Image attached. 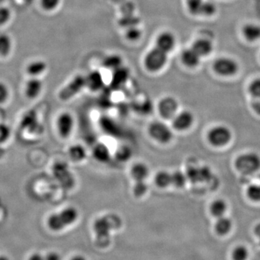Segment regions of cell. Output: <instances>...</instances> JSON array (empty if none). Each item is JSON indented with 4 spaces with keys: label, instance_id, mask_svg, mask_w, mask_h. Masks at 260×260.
<instances>
[{
    "label": "cell",
    "instance_id": "obj_1",
    "mask_svg": "<svg viewBox=\"0 0 260 260\" xmlns=\"http://www.w3.org/2000/svg\"><path fill=\"white\" fill-rule=\"evenodd\" d=\"M121 226V220L116 215H105L97 219L94 223L96 244L100 248H106L110 244L111 232Z\"/></svg>",
    "mask_w": 260,
    "mask_h": 260
},
{
    "label": "cell",
    "instance_id": "obj_2",
    "mask_svg": "<svg viewBox=\"0 0 260 260\" xmlns=\"http://www.w3.org/2000/svg\"><path fill=\"white\" fill-rule=\"evenodd\" d=\"M79 217L78 210L74 207H68L58 213L51 214L48 218L47 225L51 230L59 232L70 226Z\"/></svg>",
    "mask_w": 260,
    "mask_h": 260
},
{
    "label": "cell",
    "instance_id": "obj_3",
    "mask_svg": "<svg viewBox=\"0 0 260 260\" xmlns=\"http://www.w3.org/2000/svg\"><path fill=\"white\" fill-rule=\"evenodd\" d=\"M187 181L186 174L180 172V171H176L174 172L161 171V172L157 173L154 177V182H155V185L159 188H162V189L169 187V186L182 188L185 186Z\"/></svg>",
    "mask_w": 260,
    "mask_h": 260
},
{
    "label": "cell",
    "instance_id": "obj_4",
    "mask_svg": "<svg viewBox=\"0 0 260 260\" xmlns=\"http://www.w3.org/2000/svg\"><path fill=\"white\" fill-rule=\"evenodd\" d=\"M167 53L164 52L160 49L155 47L145 54L144 58V67L145 69L152 73L161 71L168 62Z\"/></svg>",
    "mask_w": 260,
    "mask_h": 260
},
{
    "label": "cell",
    "instance_id": "obj_5",
    "mask_svg": "<svg viewBox=\"0 0 260 260\" xmlns=\"http://www.w3.org/2000/svg\"><path fill=\"white\" fill-rule=\"evenodd\" d=\"M235 167L242 174L251 175L260 169V156L254 152L242 154L236 159Z\"/></svg>",
    "mask_w": 260,
    "mask_h": 260
},
{
    "label": "cell",
    "instance_id": "obj_6",
    "mask_svg": "<svg viewBox=\"0 0 260 260\" xmlns=\"http://www.w3.org/2000/svg\"><path fill=\"white\" fill-rule=\"evenodd\" d=\"M213 70L215 74L223 78H231L237 74L239 64L236 59L229 56H220L213 63Z\"/></svg>",
    "mask_w": 260,
    "mask_h": 260
},
{
    "label": "cell",
    "instance_id": "obj_7",
    "mask_svg": "<svg viewBox=\"0 0 260 260\" xmlns=\"http://www.w3.org/2000/svg\"><path fill=\"white\" fill-rule=\"evenodd\" d=\"M148 132L150 138L160 144H167L173 139L172 129L162 121L152 122L148 126Z\"/></svg>",
    "mask_w": 260,
    "mask_h": 260
},
{
    "label": "cell",
    "instance_id": "obj_8",
    "mask_svg": "<svg viewBox=\"0 0 260 260\" xmlns=\"http://www.w3.org/2000/svg\"><path fill=\"white\" fill-rule=\"evenodd\" d=\"M85 87H86L85 76L82 75H77L59 91V98L63 102H67L78 95Z\"/></svg>",
    "mask_w": 260,
    "mask_h": 260
},
{
    "label": "cell",
    "instance_id": "obj_9",
    "mask_svg": "<svg viewBox=\"0 0 260 260\" xmlns=\"http://www.w3.org/2000/svg\"><path fill=\"white\" fill-rule=\"evenodd\" d=\"M232 133L227 126L218 125L214 126L208 133V142L215 147H223L230 143Z\"/></svg>",
    "mask_w": 260,
    "mask_h": 260
},
{
    "label": "cell",
    "instance_id": "obj_10",
    "mask_svg": "<svg viewBox=\"0 0 260 260\" xmlns=\"http://www.w3.org/2000/svg\"><path fill=\"white\" fill-rule=\"evenodd\" d=\"M74 118L70 113H61L56 119V128L61 138H68L70 136L74 129Z\"/></svg>",
    "mask_w": 260,
    "mask_h": 260
},
{
    "label": "cell",
    "instance_id": "obj_11",
    "mask_svg": "<svg viewBox=\"0 0 260 260\" xmlns=\"http://www.w3.org/2000/svg\"><path fill=\"white\" fill-rule=\"evenodd\" d=\"M178 107L179 104L174 98H164L158 103V112L164 119H173L177 114Z\"/></svg>",
    "mask_w": 260,
    "mask_h": 260
},
{
    "label": "cell",
    "instance_id": "obj_12",
    "mask_svg": "<svg viewBox=\"0 0 260 260\" xmlns=\"http://www.w3.org/2000/svg\"><path fill=\"white\" fill-rule=\"evenodd\" d=\"M187 180L192 183L207 182L213 177V173L207 167H190L185 173Z\"/></svg>",
    "mask_w": 260,
    "mask_h": 260
},
{
    "label": "cell",
    "instance_id": "obj_13",
    "mask_svg": "<svg viewBox=\"0 0 260 260\" xmlns=\"http://www.w3.org/2000/svg\"><path fill=\"white\" fill-rule=\"evenodd\" d=\"M176 45H177V39L175 35L168 30L160 32L155 41V47L164 52L167 53L168 54H170L175 49Z\"/></svg>",
    "mask_w": 260,
    "mask_h": 260
},
{
    "label": "cell",
    "instance_id": "obj_14",
    "mask_svg": "<svg viewBox=\"0 0 260 260\" xmlns=\"http://www.w3.org/2000/svg\"><path fill=\"white\" fill-rule=\"evenodd\" d=\"M194 118L189 111H183L176 114L172 119V126L177 131H186L192 126Z\"/></svg>",
    "mask_w": 260,
    "mask_h": 260
},
{
    "label": "cell",
    "instance_id": "obj_15",
    "mask_svg": "<svg viewBox=\"0 0 260 260\" xmlns=\"http://www.w3.org/2000/svg\"><path fill=\"white\" fill-rule=\"evenodd\" d=\"M20 126L22 129L27 130L31 134L41 133L43 130V126L34 111H29L24 114L20 122Z\"/></svg>",
    "mask_w": 260,
    "mask_h": 260
},
{
    "label": "cell",
    "instance_id": "obj_16",
    "mask_svg": "<svg viewBox=\"0 0 260 260\" xmlns=\"http://www.w3.org/2000/svg\"><path fill=\"white\" fill-rule=\"evenodd\" d=\"M191 47L199 54L202 59L211 55L215 49L213 42L207 38L196 39L191 44Z\"/></svg>",
    "mask_w": 260,
    "mask_h": 260
},
{
    "label": "cell",
    "instance_id": "obj_17",
    "mask_svg": "<svg viewBox=\"0 0 260 260\" xmlns=\"http://www.w3.org/2000/svg\"><path fill=\"white\" fill-rule=\"evenodd\" d=\"M202 58L199 54L192 49L187 48L182 51L181 54V61L182 64L187 68L194 69L199 66Z\"/></svg>",
    "mask_w": 260,
    "mask_h": 260
},
{
    "label": "cell",
    "instance_id": "obj_18",
    "mask_svg": "<svg viewBox=\"0 0 260 260\" xmlns=\"http://www.w3.org/2000/svg\"><path fill=\"white\" fill-rule=\"evenodd\" d=\"M242 34L244 39L249 43L260 41V25L256 23H248L242 27Z\"/></svg>",
    "mask_w": 260,
    "mask_h": 260
},
{
    "label": "cell",
    "instance_id": "obj_19",
    "mask_svg": "<svg viewBox=\"0 0 260 260\" xmlns=\"http://www.w3.org/2000/svg\"><path fill=\"white\" fill-rule=\"evenodd\" d=\"M149 174H150V169L144 162H137L130 169V175L135 182L146 181Z\"/></svg>",
    "mask_w": 260,
    "mask_h": 260
},
{
    "label": "cell",
    "instance_id": "obj_20",
    "mask_svg": "<svg viewBox=\"0 0 260 260\" xmlns=\"http://www.w3.org/2000/svg\"><path fill=\"white\" fill-rule=\"evenodd\" d=\"M42 89L43 83L42 80L34 77V78L28 80L25 84V95L28 99H36L42 93Z\"/></svg>",
    "mask_w": 260,
    "mask_h": 260
},
{
    "label": "cell",
    "instance_id": "obj_21",
    "mask_svg": "<svg viewBox=\"0 0 260 260\" xmlns=\"http://www.w3.org/2000/svg\"><path fill=\"white\" fill-rule=\"evenodd\" d=\"M86 87L93 91L100 90L104 85V78L102 73L97 70H94L85 76Z\"/></svg>",
    "mask_w": 260,
    "mask_h": 260
},
{
    "label": "cell",
    "instance_id": "obj_22",
    "mask_svg": "<svg viewBox=\"0 0 260 260\" xmlns=\"http://www.w3.org/2000/svg\"><path fill=\"white\" fill-rule=\"evenodd\" d=\"M233 227L232 220L227 217H220L217 219L215 224V231L220 237L226 236L232 231Z\"/></svg>",
    "mask_w": 260,
    "mask_h": 260
},
{
    "label": "cell",
    "instance_id": "obj_23",
    "mask_svg": "<svg viewBox=\"0 0 260 260\" xmlns=\"http://www.w3.org/2000/svg\"><path fill=\"white\" fill-rule=\"evenodd\" d=\"M47 69V64L43 60H35L29 63L26 68L28 75L32 77H37L43 74Z\"/></svg>",
    "mask_w": 260,
    "mask_h": 260
},
{
    "label": "cell",
    "instance_id": "obj_24",
    "mask_svg": "<svg viewBox=\"0 0 260 260\" xmlns=\"http://www.w3.org/2000/svg\"><path fill=\"white\" fill-rule=\"evenodd\" d=\"M227 204L223 200L217 199L214 200L210 207V211L211 215L215 218H220L225 216L227 211Z\"/></svg>",
    "mask_w": 260,
    "mask_h": 260
},
{
    "label": "cell",
    "instance_id": "obj_25",
    "mask_svg": "<svg viewBox=\"0 0 260 260\" xmlns=\"http://www.w3.org/2000/svg\"><path fill=\"white\" fill-rule=\"evenodd\" d=\"M129 70L123 66L114 70L112 78V83L114 86L119 87L125 83L129 78Z\"/></svg>",
    "mask_w": 260,
    "mask_h": 260
},
{
    "label": "cell",
    "instance_id": "obj_26",
    "mask_svg": "<svg viewBox=\"0 0 260 260\" xmlns=\"http://www.w3.org/2000/svg\"><path fill=\"white\" fill-rule=\"evenodd\" d=\"M102 64L107 69L114 71V70H117L118 68L122 67L123 59L118 54H111V55L104 58Z\"/></svg>",
    "mask_w": 260,
    "mask_h": 260
},
{
    "label": "cell",
    "instance_id": "obj_27",
    "mask_svg": "<svg viewBox=\"0 0 260 260\" xmlns=\"http://www.w3.org/2000/svg\"><path fill=\"white\" fill-rule=\"evenodd\" d=\"M68 153H69L70 158L76 162L81 161L86 157V150L79 144L70 147Z\"/></svg>",
    "mask_w": 260,
    "mask_h": 260
},
{
    "label": "cell",
    "instance_id": "obj_28",
    "mask_svg": "<svg viewBox=\"0 0 260 260\" xmlns=\"http://www.w3.org/2000/svg\"><path fill=\"white\" fill-rule=\"evenodd\" d=\"M93 156L98 161L106 162L110 158V152L105 145L99 144L94 149Z\"/></svg>",
    "mask_w": 260,
    "mask_h": 260
},
{
    "label": "cell",
    "instance_id": "obj_29",
    "mask_svg": "<svg viewBox=\"0 0 260 260\" xmlns=\"http://www.w3.org/2000/svg\"><path fill=\"white\" fill-rule=\"evenodd\" d=\"M205 0H186V7L189 14L192 16H200L202 8Z\"/></svg>",
    "mask_w": 260,
    "mask_h": 260
},
{
    "label": "cell",
    "instance_id": "obj_30",
    "mask_svg": "<svg viewBox=\"0 0 260 260\" xmlns=\"http://www.w3.org/2000/svg\"><path fill=\"white\" fill-rule=\"evenodd\" d=\"M12 44L11 38L8 34H0V55L7 56L9 55L11 51Z\"/></svg>",
    "mask_w": 260,
    "mask_h": 260
},
{
    "label": "cell",
    "instance_id": "obj_31",
    "mask_svg": "<svg viewBox=\"0 0 260 260\" xmlns=\"http://www.w3.org/2000/svg\"><path fill=\"white\" fill-rule=\"evenodd\" d=\"M232 260H248L249 257V249L244 245H238L232 251Z\"/></svg>",
    "mask_w": 260,
    "mask_h": 260
},
{
    "label": "cell",
    "instance_id": "obj_32",
    "mask_svg": "<svg viewBox=\"0 0 260 260\" xmlns=\"http://www.w3.org/2000/svg\"><path fill=\"white\" fill-rule=\"evenodd\" d=\"M217 11H218V8L215 3L211 0H205L202 8L200 16L210 18L216 14Z\"/></svg>",
    "mask_w": 260,
    "mask_h": 260
},
{
    "label": "cell",
    "instance_id": "obj_33",
    "mask_svg": "<svg viewBox=\"0 0 260 260\" xmlns=\"http://www.w3.org/2000/svg\"><path fill=\"white\" fill-rule=\"evenodd\" d=\"M246 195L251 201L260 203V184H251L246 189Z\"/></svg>",
    "mask_w": 260,
    "mask_h": 260
},
{
    "label": "cell",
    "instance_id": "obj_34",
    "mask_svg": "<svg viewBox=\"0 0 260 260\" xmlns=\"http://www.w3.org/2000/svg\"><path fill=\"white\" fill-rule=\"evenodd\" d=\"M28 260H61V256L59 253L55 251H51L44 255L39 253H35L28 258Z\"/></svg>",
    "mask_w": 260,
    "mask_h": 260
},
{
    "label": "cell",
    "instance_id": "obj_35",
    "mask_svg": "<svg viewBox=\"0 0 260 260\" xmlns=\"http://www.w3.org/2000/svg\"><path fill=\"white\" fill-rule=\"evenodd\" d=\"M125 37L129 42H137V41L140 40L142 37L141 30L137 28L136 26L130 27L126 29Z\"/></svg>",
    "mask_w": 260,
    "mask_h": 260
},
{
    "label": "cell",
    "instance_id": "obj_36",
    "mask_svg": "<svg viewBox=\"0 0 260 260\" xmlns=\"http://www.w3.org/2000/svg\"><path fill=\"white\" fill-rule=\"evenodd\" d=\"M249 93L254 99L260 98V78H256L249 83Z\"/></svg>",
    "mask_w": 260,
    "mask_h": 260
},
{
    "label": "cell",
    "instance_id": "obj_37",
    "mask_svg": "<svg viewBox=\"0 0 260 260\" xmlns=\"http://www.w3.org/2000/svg\"><path fill=\"white\" fill-rule=\"evenodd\" d=\"M61 0H41L43 9L47 12L54 11L59 8Z\"/></svg>",
    "mask_w": 260,
    "mask_h": 260
},
{
    "label": "cell",
    "instance_id": "obj_38",
    "mask_svg": "<svg viewBox=\"0 0 260 260\" xmlns=\"http://www.w3.org/2000/svg\"><path fill=\"white\" fill-rule=\"evenodd\" d=\"M148 191V184L145 181H138L135 182L134 187H133V193L135 196L140 197L143 196Z\"/></svg>",
    "mask_w": 260,
    "mask_h": 260
},
{
    "label": "cell",
    "instance_id": "obj_39",
    "mask_svg": "<svg viewBox=\"0 0 260 260\" xmlns=\"http://www.w3.org/2000/svg\"><path fill=\"white\" fill-rule=\"evenodd\" d=\"M11 18V12L8 8L0 7V25H5Z\"/></svg>",
    "mask_w": 260,
    "mask_h": 260
},
{
    "label": "cell",
    "instance_id": "obj_40",
    "mask_svg": "<svg viewBox=\"0 0 260 260\" xmlns=\"http://www.w3.org/2000/svg\"><path fill=\"white\" fill-rule=\"evenodd\" d=\"M10 136V129L9 126L5 124H0V144L5 143Z\"/></svg>",
    "mask_w": 260,
    "mask_h": 260
},
{
    "label": "cell",
    "instance_id": "obj_41",
    "mask_svg": "<svg viewBox=\"0 0 260 260\" xmlns=\"http://www.w3.org/2000/svg\"><path fill=\"white\" fill-rule=\"evenodd\" d=\"M10 91L8 86L3 82H0V104H3L8 100Z\"/></svg>",
    "mask_w": 260,
    "mask_h": 260
},
{
    "label": "cell",
    "instance_id": "obj_42",
    "mask_svg": "<svg viewBox=\"0 0 260 260\" xmlns=\"http://www.w3.org/2000/svg\"><path fill=\"white\" fill-rule=\"evenodd\" d=\"M251 107H252L254 112L260 115V98L254 99L253 102H251Z\"/></svg>",
    "mask_w": 260,
    "mask_h": 260
},
{
    "label": "cell",
    "instance_id": "obj_43",
    "mask_svg": "<svg viewBox=\"0 0 260 260\" xmlns=\"http://www.w3.org/2000/svg\"><path fill=\"white\" fill-rule=\"evenodd\" d=\"M254 234H255V236L256 237L258 238V239H260V223H258L257 225H256L255 227H254Z\"/></svg>",
    "mask_w": 260,
    "mask_h": 260
},
{
    "label": "cell",
    "instance_id": "obj_44",
    "mask_svg": "<svg viewBox=\"0 0 260 260\" xmlns=\"http://www.w3.org/2000/svg\"><path fill=\"white\" fill-rule=\"evenodd\" d=\"M70 260H87L86 258L83 255H75Z\"/></svg>",
    "mask_w": 260,
    "mask_h": 260
},
{
    "label": "cell",
    "instance_id": "obj_45",
    "mask_svg": "<svg viewBox=\"0 0 260 260\" xmlns=\"http://www.w3.org/2000/svg\"><path fill=\"white\" fill-rule=\"evenodd\" d=\"M0 260H10L8 256L1 255L0 256Z\"/></svg>",
    "mask_w": 260,
    "mask_h": 260
},
{
    "label": "cell",
    "instance_id": "obj_46",
    "mask_svg": "<svg viewBox=\"0 0 260 260\" xmlns=\"http://www.w3.org/2000/svg\"><path fill=\"white\" fill-rule=\"evenodd\" d=\"M4 1L5 0H0V4H1V3H3Z\"/></svg>",
    "mask_w": 260,
    "mask_h": 260
},
{
    "label": "cell",
    "instance_id": "obj_47",
    "mask_svg": "<svg viewBox=\"0 0 260 260\" xmlns=\"http://www.w3.org/2000/svg\"><path fill=\"white\" fill-rule=\"evenodd\" d=\"M259 242H260V239H259Z\"/></svg>",
    "mask_w": 260,
    "mask_h": 260
}]
</instances>
